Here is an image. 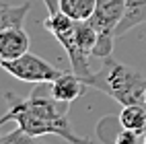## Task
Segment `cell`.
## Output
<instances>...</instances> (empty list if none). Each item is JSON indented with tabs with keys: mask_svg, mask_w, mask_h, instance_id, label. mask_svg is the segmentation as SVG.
I'll use <instances>...</instances> for the list:
<instances>
[{
	"mask_svg": "<svg viewBox=\"0 0 146 144\" xmlns=\"http://www.w3.org/2000/svg\"><path fill=\"white\" fill-rule=\"evenodd\" d=\"M47 91L33 89V93L25 99L6 93L4 99L8 101V111L0 117V126L6 121H17L19 128L37 138L54 134L68 140L70 144H93L89 138H82L72 130L70 117H68V105L54 99V95Z\"/></svg>",
	"mask_w": 146,
	"mask_h": 144,
	"instance_id": "1",
	"label": "cell"
},
{
	"mask_svg": "<svg viewBox=\"0 0 146 144\" xmlns=\"http://www.w3.org/2000/svg\"><path fill=\"white\" fill-rule=\"evenodd\" d=\"M89 86L109 95L119 105H144L146 76L128 64L113 60L111 56L105 58L103 66L93 72Z\"/></svg>",
	"mask_w": 146,
	"mask_h": 144,
	"instance_id": "2",
	"label": "cell"
},
{
	"mask_svg": "<svg viewBox=\"0 0 146 144\" xmlns=\"http://www.w3.org/2000/svg\"><path fill=\"white\" fill-rule=\"evenodd\" d=\"M123 11H125V0H97L95 13L89 19L95 25L97 33H99L93 56L101 58V60L111 56L113 41L117 39L115 37V29H117L121 17H123Z\"/></svg>",
	"mask_w": 146,
	"mask_h": 144,
	"instance_id": "3",
	"label": "cell"
},
{
	"mask_svg": "<svg viewBox=\"0 0 146 144\" xmlns=\"http://www.w3.org/2000/svg\"><path fill=\"white\" fill-rule=\"evenodd\" d=\"M0 66L11 76H15L23 82H31V84H50L64 72L60 68H56L54 64H50L47 60H43L41 56H35L31 52L19 56L15 60H0Z\"/></svg>",
	"mask_w": 146,
	"mask_h": 144,
	"instance_id": "4",
	"label": "cell"
},
{
	"mask_svg": "<svg viewBox=\"0 0 146 144\" xmlns=\"http://www.w3.org/2000/svg\"><path fill=\"white\" fill-rule=\"evenodd\" d=\"M86 89H89V82L80 78L78 74H74L72 70L62 72L54 82H50V93L54 95V99H58L60 103H66V105L74 103Z\"/></svg>",
	"mask_w": 146,
	"mask_h": 144,
	"instance_id": "5",
	"label": "cell"
},
{
	"mask_svg": "<svg viewBox=\"0 0 146 144\" xmlns=\"http://www.w3.org/2000/svg\"><path fill=\"white\" fill-rule=\"evenodd\" d=\"M29 52V35L23 27H6L0 31V60H15Z\"/></svg>",
	"mask_w": 146,
	"mask_h": 144,
	"instance_id": "6",
	"label": "cell"
},
{
	"mask_svg": "<svg viewBox=\"0 0 146 144\" xmlns=\"http://www.w3.org/2000/svg\"><path fill=\"white\" fill-rule=\"evenodd\" d=\"M144 23H146V0H125V11L117 29H115V37H121L130 29Z\"/></svg>",
	"mask_w": 146,
	"mask_h": 144,
	"instance_id": "7",
	"label": "cell"
},
{
	"mask_svg": "<svg viewBox=\"0 0 146 144\" xmlns=\"http://www.w3.org/2000/svg\"><path fill=\"white\" fill-rule=\"evenodd\" d=\"M119 126L138 132L140 136L146 132V107L144 105H123V109L117 115Z\"/></svg>",
	"mask_w": 146,
	"mask_h": 144,
	"instance_id": "8",
	"label": "cell"
},
{
	"mask_svg": "<svg viewBox=\"0 0 146 144\" xmlns=\"http://www.w3.org/2000/svg\"><path fill=\"white\" fill-rule=\"evenodd\" d=\"M31 11V2L25 0L23 4L13 6V4H0V31L6 27H23L25 19Z\"/></svg>",
	"mask_w": 146,
	"mask_h": 144,
	"instance_id": "9",
	"label": "cell"
},
{
	"mask_svg": "<svg viewBox=\"0 0 146 144\" xmlns=\"http://www.w3.org/2000/svg\"><path fill=\"white\" fill-rule=\"evenodd\" d=\"M97 0H60V8L74 21H89L95 13Z\"/></svg>",
	"mask_w": 146,
	"mask_h": 144,
	"instance_id": "10",
	"label": "cell"
},
{
	"mask_svg": "<svg viewBox=\"0 0 146 144\" xmlns=\"http://www.w3.org/2000/svg\"><path fill=\"white\" fill-rule=\"evenodd\" d=\"M0 144H43L41 140H37V136L25 132L23 128H15L11 132H6L4 136H0Z\"/></svg>",
	"mask_w": 146,
	"mask_h": 144,
	"instance_id": "11",
	"label": "cell"
},
{
	"mask_svg": "<svg viewBox=\"0 0 146 144\" xmlns=\"http://www.w3.org/2000/svg\"><path fill=\"white\" fill-rule=\"evenodd\" d=\"M138 138H140V134L134 130H128V128H121L115 134V142L117 144H138Z\"/></svg>",
	"mask_w": 146,
	"mask_h": 144,
	"instance_id": "12",
	"label": "cell"
},
{
	"mask_svg": "<svg viewBox=\"0 0 146 144\" xmlns=\"http://www.w3.org/2000/svg\"><path fill=\"white\" fill-rule=\"evenodd\" d=\"M142 144H146V132L142 134Z\"/></svg>",
	"mask_w": 146,
	"mask_h": 144,
	"instance_id": "13",
	"label": "cell"
},
{
	"mask_svg": "<svg viewBox=\"0 0 146 144\" xmlns=\"http://www.w3.org/2000/svg\"><path fill=\"white\" fill-rule=\"evenodd\" d=\"M144 107H146V91H144Z\"/></svg>",
	"mask_w": 146,
	"mask_h": 144,
	"instance_id": "14",
	"label": "cell"
},
{
	"mask_svg": "<svg viewBox=\"0 0 146 144\" xmlns=\"http://www.w3.org/2000/svg\"><path fill=\"white\" fill-rule=\"evenodd\" d=\"M113 144H117V142H113Z\"/></svg>",
	"mask_w": 146,
	"mask_h": 144,
	"instance_id": "15",
	"label": "cell"
}]
</instances>
